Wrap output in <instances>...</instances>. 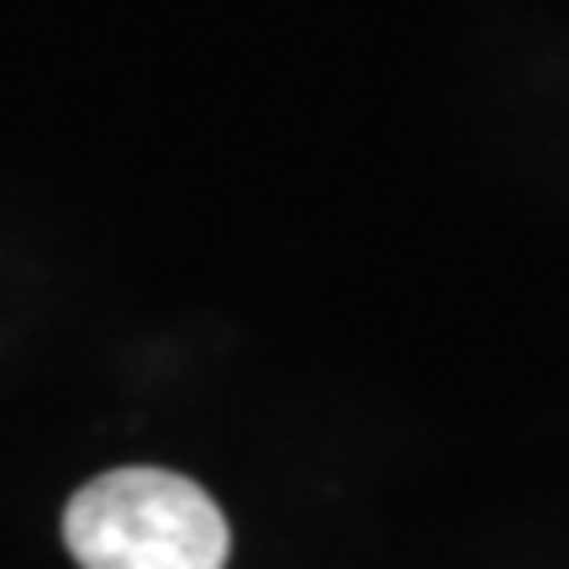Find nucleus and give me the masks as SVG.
<instances>
[{
    "mask_svg": "<svg viewBox=\"0 0 569 569\" xmlns=\"http://www.w3.org/2000/svg\"><path fill=\"white\" fill-rule=\"evenodd\" d=\"M63 543L80 569H227L232 532L196 480L132 465L74 490Z\"/></svg>",
    "mask_w": 569,
    "mask_h": 569,
    "instance_id": "f257e3e1",
    "label": "nucleus"
}]
</instances>
